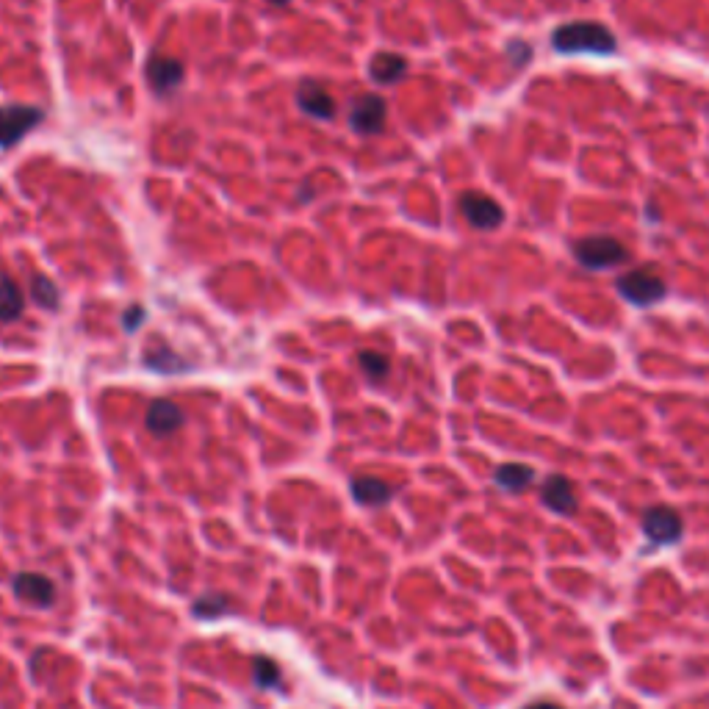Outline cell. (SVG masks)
Masks as SVG:
<instances>
[{
	"label": "cell",
	"instance_id": "20",
	"mask_svg": "<svg viewBox=\"0 0 709 709\" xmlns=\"http://www.w3.org/2000/svg\"><path fill=\"white\" fill-rule=\"evenodd\" d=\"M253 679L261 690H272V687L283 682V671H280V665L275 660H269V657L261 654V657L253 660Z\"/></svg>",
	"mask_w": 709,
	"mask_h": 709
},
{
	"label": "cell",
	"instance_id": "18",
	"mask_svg": "<svg viewBox=\"0 0 709 709\" xmlns=\"http://www.w3.org/2000/svg\"><path fill=\"white\" fill-rule=\"evenodd\" d=\"M233 610L236 607H233V599H230L228 593H205V596L194 601L192 607V613L197 618H203V621H217V618L233 613Z\"/></svg>",
	"mask_w": 709,
	"mask_h": 709
},
{
	"label": "cell",
	"instance_id": "25",
	"mask_svg": "<svg viewBox=\"0 0 709 709\" xmlns=\"http://www.w3.org/2000/svg\"><path fill=\"white\" fill-rule=\"evenodd\" d=\"M269 3H272V6H286L289 0H269Z\"/></svg>",
	"mask_w": 709,
	"mask_h": 709
},
{
	"label": "cell",
	"instance_id": "7",
	"mask_svg": "<svg viewBox=\"0 0 709 709\" xmlns=\"http://www.w3.org/2000/svg\"><path fill=\"white\" fill-rule=\"evenodd\" d=\"M388 103L380 95H358L349 106V128L361 136H377L383 133Z\"/></svg>",
	"mask_w": 709,
	"mask_h": 709
},
{
	"label": "cell",
	"instance_id": "15",
	"mask_svg": "<svg viewBox=\"0 0 709 709\" xmlns=\"http://www.w3.org/2000/svg\"><path fill=\"white\" fill-rule=\"evenodd\" d=\"M25 311V294L9 272H0V322H14Z\"/></svg>",
	"mask_w": 709,
	"mask_h": 709
},
{
	"label": "cell",
	"instance_id": "14",
	"mask_svg": "<svg viewBox=\"0 0 709 709\" xmlns=\"http://www.w3.org/2000/svg\"><path fill=\"white\" fill-rule=\"evenodd\" d=\"M405 73H408V61L402 59L399 53H385V50H380V53H374V59L369 61V75H372V81H377V84H397V81L405 78Z\"/></svg>",
	"mask_w": 709,
	"mask_h": 709
},
{
	"label": "cell",
	"instance_id": "13",
	"mask_svg": "<svg viewBox=\"0 0 709 709\" xmlns=\"http://www.w3.org/2000/svg\"><path fill=\"white\" fill-rule=\"evenodd\" d=\"M355 502L363 507H383L394 499V488L380 477H355L349 482Z\"/></svg>",
	"mask_w": 709,
	"mask_h": 709
},
{
	"label": "cell",
	"instance_id": "17",
	"mask_svg": "<svg viewBox=\"0 0 709 709\" xmlns=\"http://www.w3.org/2000/svg\"><path fill=\"white\" fill-rule=\"evenodd\" d=\"M145 366L158 374H183L189 372V363L169 347H153L145 352Z\"/></svg>",
	"mask_w": 709,
	"mask_h": 709
},
{
	"label": "cell",
	"instance_id": "10",
	"mask_svg": "<svg viewBox=\"0 0 709 709\" xmlns=\"http://www.w3.org/2000/svg\"><path fill=\"white\" fill-rule=\"evenodd\" d=\"M297 106H300L308 117H316V120L330 122L336 117V100H333V95H330L322 84L311 81V78H305V81L297 86Z\"/></svg>",
	"mask_w": 709,
	"mask_h": 709
},
{
	"label": "cell",
	"instance_id": "16",
	"mask_svg": "<svg viewBox=\"0 0 709 709\" xmlns=\"http://www.w3.org/2000/svg\"><path fill=\"white\" fill-rule=\"evenodd\" d=\"M532 480H535V469H529L527 463H505V466H499L496 474H493V482H496L502 491L510 493L527 491Z\"/></svg>",
	"mask_w": 709,
	"mask_h": 709
},
{
	"label": "cell",
	"instance_id": "6",
	"mask_svg": "<svg viewBox=\"0 0 709 709\" xmlns=\"http://www.w3.org/2000/svg\"><path fill=\"white\" fill-rule=\"evenodd\" d=\"M643 532H646V538L651 543L671 546V543L682 541L685 524H682V516L673 507L654 505L649 510H643Z\"/></svg>",
	"mask_w": 709,
	"mask_h": 709
},
{
	"label": "cell",
	"instance_id": "9",
	"mask_svg": "<svg viewBox=\"0 0 709 709\" xmlns=\"http://www.w3.org/2000/svg\"><path fill=\"white\" fill-rule=\"evenodd\" d=\"M145 73L156 95H172L183 84V64L178 59H172V56L153 53L147 59Z\"/></svg>",
	"mask_w": 709,
	"mask_h": 709
},
{
	"label": "cell",
	"instance_id": "19",
	"mask_svg": "<svg viewBox=\"0 0 709 709\" xmlns=\"http://www.w3.org/2000/svg\"><path fill=\"white\" fill-rule=\"evenodd\" d=\"M31 297H34V302H37L39 308H45V311H56V308H59L61 291L56 289V283L48 280L45 275H34L31 277Z\"/></svg>",
	"mask_w": 709,
	"mask_h": 709
},
{
	"label": "cell",
	"instance_id": "1",
	"mask_svg": "<svg viewBox=\"0 0 709 709\" xmlns=\"http://www.w3.org/2000/svg\"><path fill=\"white\" fill-rule=\"evenodd\" d=\"M552 48L563 56H579V53H593V56H613L618 50V39L604 23L596 20H577L565 23L552 31Z\"/></svg>",
	"mask_w": 709,
	"mask_h": 709
},
{
	"label": "cell",
	"instance_id": "24",
	"mask_svg": "<svg viewBox=\"0 0 709 709\" xmlns=\"http://www.w3.org/2000/svg\"><path fill=\"white\" fill-rule=\"evenodd\" d=\"M524 709H563L560 704H552V701H538V704H529Z\"/></svg>",
	"mask_w": 709,
	"mask_h": 709
},
{
	"label": "cell",
	"instance_id": "23",
	"mask_svg": "<svg viewBox=\"0 0 709 709\" xmlns=\"http://www.w3.org/2000/svg\"><path fill=\"white\" fill-rule=\"evenodd\" d=\"M147 311L142 308V305H131L128 311L122 313V327L128 330V333H136L139 327H142V322H145Z\"/></svg>",
	"mask_w": 709,
	"mask_h": 709
},
{
	"label": "cell",
	"instance_id": "8",
	"mask_svg": "<svg viewBox=\"0 0 709 709\" xmlns=\"http://www.w3.org/2000/svg\"><path fill=\"white\" fill-rule=\"evenodd\" d=\"M12 590L17 599L25 601V604H34L39 610H48L50 604L56 601V585L37 571H20L14 577Z\"/></svg>",
	"mask_w": 709,
	"mask_h": 709
},
{
	"label": "cell",
	"instance_id": "21",
	"mask_svg": "<svg viewBox=\"0 0 709 709\" xmlns=\"http://www.w3.org/2000/svg\"><path fill=\"white\" fill-rule=\"evenodd\" d=\"M358 363H361L363 374L372 380V383H383L385 377L391 374V363L385 358L383 352H374V349H366L358 355Z\"/></svg>",
	"mask_w": 709,
	"mask_h": 709
},
{
	"label": "cell",
	"instance_id": "5",
	"mask_svg": "<svg viewBox=\"0 0 709 709\" xmlns=\"http://www.w3.org/2000/svg\"><path fill=\"white\" fill-rule=\"evenodd\" d=\"M457 208H460V214H463V219L469 222L471 228L496 230L505 225V208L496 203L493 197H488V194L482 192L460 194Z\"/></svg>",
	"mask_w": 709,
	"mask_h": 709
},
{
	"label": "cell",
	"instance_id": "11",
	"mask_svg": "<svg viewBox=\"0 0 709 709\" xmlns=\"http://www.w3.org/2000/svg\"><path fill=\"white\" fill-rule=\"evenodd\" d=\"M183 421H186L183 410L178 408L175 402H169V399H156V402H150V408H147V430L158 435V438L178 433L183 427Z\"/></svg>",
	"mask_w": 709,
	"mask_h": 709
},
{
	"label": "cell",
	"instance_id": "22",
	"mask_svg": "<svg viewBox=\"0 0 709 709\" xmlns=\"http://www.w3.org/2000/svg\"><path fill=\"white\" fill-rule=\"evenodd\" d=\"M507 56L513 59V67L521 70V67H527L529 59H532V48H529L524 39H513V42L507 45Z\"/></svg>",
	"mask_w": 709,
	"mask_h": 709
},
{
	"label": "cell",
	"instance_id": "12",
	"mask_svg": "<svg viewBox=\"0 0 709 709\" xmlns=\"http://www.w3.org/2000/svg\"><path fill=\"white\" fill-rule=\"evenodd\" d=\"M541 496H543V505L549 507V510H554V513H560V516H571V513L577 510V493H574V485H571V480L563 477V474H552V477H546V482H543L541 488Z\"/></svg>",
	"mask_w": 709,
	"mask_h": 709
},
{
	"label": "cell",
	"instance_id": "4",
	"mask_svg": "<svg viewBox=\"0 0 709 709\" xmlns=\"http://www.w3.org/2000/svg\"><path fill=\"white\" fill-rule=\"evenodd\" d=\"M45 120V109L39 106H0V147L20 145L28 133Z\"/></svg>",
	"mask_w": 709,
	"mask_h": 709
},
{
	"label": "cell",
	"instance_id": "3",
	"mask_svg": "<svg viewBox=\"0 0 709 709\" xmlns=\"http://www.w3.org/2000/svg\"><path fill=\"white\" fill-rule=\"evenodd\" d=\"M618 294L624 297L629 305L635 308H651L668 297V286L654 269H635V272H626L624 277H618L615 283Z\"/></svg>",
	"mask_w": 709,
	"mask_h": 709
},
{
	"label": "cell",
	"instance_id": "2",
	"mask_svg": "<svg viewBox=\"0 0 709 709\" xmlns=\"http://www.w3.org/2000/svg\"><path fill=\"white\" fill-rule=\"evenodd\" d=\"M571 253L579 264L590 269V272H604V269H615L629 258V250L613 236H588L571 244Z\"/></svg>",
	"mask_w": 709,
	"mask_h": 709
}]
</instances>
